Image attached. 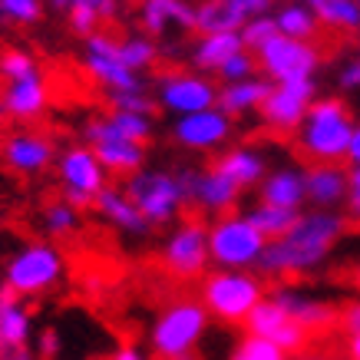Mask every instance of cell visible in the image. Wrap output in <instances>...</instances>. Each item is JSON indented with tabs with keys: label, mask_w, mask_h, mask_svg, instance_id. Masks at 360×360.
<instances>
[{
	"label": "cell",
	"mask_w": 360,
	"mask_h": 360,
	"mask_svg": "<svg viewBox=\"0 0 360 360\" xmlns=\"http://www.w3.org/2000/svg\"><path fill=\"white\" fill-rule=\"evenodd\" d=\"M186 360H192V357H186Z\"/></svg>",
	"instance_id": "56"
},
{
	"label": "cell",
	"mask_w": 360,
	"mask_h": 360,
	"mask_svg": "<svg viewBox=\"0 0 360 360\" xmlns=\"http://www.w3.org/2000/svg\"><path fill=\"white\" fill-rule=\"evenodd\" d=\"M338 86L340 89H360V60H350V63L340 66Z\"/></svg>",
	"instance_id": "44"
},
{
	"label": "cell",
	"mask_w": 360,
	"mask_h": 360,
	"mask_svg": "<svg viewBox=\"0 0 360 360\" xmlns=\"http://www.w3.org/2000/svg\"><path fill=\"white\" fill-rule=\"evenodd\" d=\"M241 50H245V44H241L238 33H208V37H195V44L188 50V60L195 66V73L205 77V73H219L221 66Z\"/></svg>",
	"instance_id": "27"
},
{
	"label": "cell",
	"mask_w": 360,
	"mask_h": 360,
	"mask_svg": "<svg viewBox=\"0 0 360 360\" xmlns=\"http://www.w3.org/2000/svg\"><path fill=\"white\" fill-rule=\"evenodd\" d=\"M317 83L307 79V83H291V86H274L271 96L264 99L262 112V122L268 126L271 132H297L301 122H304L311 103L317 99Z\"/></svg>",
	"instance_id": "16"
},
{
	"label": "cell",
	"mask_w": 360,
	"mask_h": 360,
	"mask_svg": "<svg viewBox=\"0 0 360 360\" xmlns=\"http://www.w3.org/2000/svg\"><path fill=\"white\" fill-rule=\"evenodd\" d=\"M255 70H258V60H255V53L241 50V53H235L229 63L221 66L215 77L221 79V86H231V83H245V79H251V77H255Z\"/></svg>",
	"instance_id": "42"
},
{
	"label": "cell",
	"mask_w": 360,
	"mask_h": 360,
	"mask_svg": "<svg viewBox=\"0 0 360 360\" xmlns=\"http://www.w3.org/2000/svg\"><path fill=\"white\" fill-rule=\"evenodd\" d=\"M0 360H40V357L27 347V350H0Z\"/></svg>",
	"instance_id": "48"
},
{
	"label": "cell",
	"mask_w": 360,
	"mask_h": 360,
	"mask_svg": "<svg viewBox=\"0 0 360 360\" xmlns=\"http://www.w3.org/2000/svg\"><path fill=\"white\" fill-rule=\"evenodd\" d=\"M155 103L165 112H172L175 120H182V116L215 110L219 106V86L195 70H172L155 83Z\"/></svg>",
	"instance_id": "11"
},
{
	"label": "cell",
	"mask_w": 360,
	"mask_h": 360,
	"mask_svg": "<svg viewBox=\"0 0 360 360\" xmlns=\"http://www.w3.org/2000/svg\"><path fill=\"white\" fill-rule=\"evenodd\" d=\"M83 70L86 77L96 83V86L106 89V96L112 93H132V89H142V79L122 66L120 56V37L99 30L93 37H86V46H83Z\"/></svg>",
	"instance_id": "13"
},
{
	"label": "cell",
	"mask_w": 360,
	"mask_h": 360,
	"mask_svg": "<svg viewBox=\"0 0 360 360\" xmlns=\"http://www.w3.org/2000/svg\"><path fill=\"white\" fill-rule=\"evenodd\" d=\"M37 357L40 360H56L60 354H63V338H60V328H40L37 330Z\"/></svg>",
	"instance_id": "43"
},
{
	"label": "cell",
	"mask_w": 360,
	"mask_h": 360,
	"mask_svg": "<svg viewBox=\"0 0 360 360\" xmlns=\"http://www.w3.org/2000/svg\"><path fill=\"white\" fill-rule=\"evenodd\" d=\"M229 360H291V357H288L281 347H274L271 340L255 338V334H245V338L231 347Z\"/></svg>",
	"instance_id": "39"
},
{
	"label": "cell",
	"mask_w": 360,
	"mask_h": 360,
	"mask_svg": "<svg viewBox=\"0 0 360 360\" xmlns=\"http://www.w3.org/2000/svg\"><path fill=\"white\" fill-rule=\"evenodd\" d=\"M208 330V311L198 297H179L155 314L149 328V350L159 360H186Z\"/></svg>",
	"instance_id": "4"
},
{
	"label": "cell",
	"mask_w": 360,
	"mask_h": 360,
	"mask_svg": "<svg viewBox=\"0 0 360 360\" xmlns=\"http://www.w3.org/2000/svg\"><path fill=\"white\" fill-rule=\"evenodd\" d=\"M347 231V219L340 212H301L295 229L284 238L268 241L262 262H258V278H284V274H307L328 262V255L338 248V241Z\"/></svg>",
	"instance_id": "1"
},
{
	"label": "cell",
	"mask_w": 360,
	"mask_h": 360,
	"mask_svg": "<svg viewBox=\"0 0 360 360\" xmlns=\"http://www.w3.org/2000/svg\"><path fill=\"white\" fill-rule=\"evenodd\" d=\"M122 192L129 195V202L136 205V212L142 215V221H146L149 229L179 221L188 205L179 175L165 172V169H142V172H136L132 179H126Z\"/></svg>",
	"instance_id": "7"
},
{
	"label": "cell",
	"mask_w": 360,
	"mask_h": 360,
	"mask_svg": "<svg viewBox=\"0 0 360 360\" xmlns=\"http://www.w3.org/2000/svg\"><path fill=\"white\" fill-rule=\"evenodd\" d=\"M215 169H219L221 175H229L241 192H245V188H258L262 179L268 175L264 155L258 153V149H251V146H231V149H225V153L215 159Z\"/></svg>",
	"instance_id": "26"
},
{
	"label": "cell",
	"mask_w": 360,
	"mask_h": 360,
	"mask_svg": "<svg viewBox=\"0 0 360 360\" xmlns=\"http://www.w3.org/2000/svg\"><path fill=\"white\" fill-rule=\"evenodd\" d=\"M311 11L317 23H324L330 30L360 33V0H314Z\"/></svg>",
	"instance_id": "32"
},
{
	"label": "cell",
	"mask_w": 360,
	"mask_h": 360,
	"mask_svg": "<svg viewBox=\"0 0 360 360\" xmlns=\"http://www.w3.org/2000/svg\"><path fill=\"white\" fill-rule=\"evenodd\" d=\"M357 60H360V40H357Z\"/></svg>",
	"instance_id": "54"
},
{
	"label": "cell",
	"mask_w": 360,
	"mask_h": 360,
	"mask_svg": "<svg viewBox=\"0 0 360 360\" xmlns=\"http://www.w3.org/2000/svg\"><path fill=\"white\" fill-rule=\"evenodd\" d=\"M238 37H241V44H245L248 53H258L262 46H268L274 37H281V33H278L274 13H258V17H248V20H245V27L238 30Z\"/></svg>",
	"instance_id": "37"
},
{
	"label": "cell",
	"mask_w": 360,
	"mask_h": 360,
	"mask_svg": "<svg viewBox=\"0 0 360 360\" xmlns=\"http://www.w3.org/2000/svg\"><path fill=\"white\" fill-rule=\"evenodd\" d=\"M83 146L93 149L106 175L132 179L136 172L146 169V146H136V142L116 136L106 116H93V120L83 122Z\"/></svg>",
	"instance_id": "12"
},
{
	"label": "cell",
	"mask_w": 360,
	"mask_h": 360,
	"mask_svg": "<svg viewBox=\"0 0 360 360\" xmlns=\"http://www.w3.org/2000/svg\"><path fill=\"white\" fill-rule=\"evenodd\" d=\"M4 103V116H11L17 122H30L40 120L44 110L50 106V86L44 77L23 79V83H7V89L0 93Z\"/></svg>",
	"instance_id": "24"
},
{
	"label": "cell",
	"mask_w": 360,
	"mask_h": 360,
	"mask_svg": "<svg viewBox=\"0 0 360 360\" xmlns=\"http://www.w3.org/2000/svg\"><path fill=\"white\" fill-rule=\"evenodd\" d=\"M40 17H44V4L40 0H0V23L30 27Z\"/></svg>",
	"instance_id": "40"
},
{
	"label": "cell",
	"mask_w": 360,
	"mask_h": 360,
	"mask_svg": "<svg viewBox=\"0 0 360 360\" xmlns=\"http://www.w3.org/2000/svg\"><path fill=\"white\" fill-rule=\"evenodd\" d=\"M139 27L142 33L159 44V37L169 33V27L179 30H195V4L186 0H146L139 7Z\"/></svg>",
	"instance_id": "22"
},
{
	"label": "cell",
	"mask_w": 360,
	"mask_h": 360,
	"mask_svg": "<svg viewBox=\"0 0 360 360\" xmlns=\"http://www.w3.org/2000/svg\"><path fill=\"white\" fill-rule=\"evenodd\" d=\"M258 66L268 83L274 86H291V83H307L314 79L317 66H321V50L314 44H301V40H288V37H274L268 46L255 53Z\"/></svg>",
	"instance_id": "9"
},
{
	"label": "cell",
	"mask_w": 360,
	"mask_h": 360,
	"mask_svg": "<svg viewBox=\"0 0 360 360\" xmlns=\"http://www.w3.org/2000/svg\"><path fill=\"white\" fill-rule=\"evenodd\" d=\"M162 264L165 271L179 278V281H195L208 274V225L202 219H188L182 215V221H175L172 231L162 241Z\"/></svg>",
	"instance_id": "8"
},
{
	"label": "cell",
	"mask_w": 360,
	"mask_h": 360,
	"mask_svg": "<svg viewBox=\"0 0 360 360\" xmlns=\"http://www.w3.org/2000/svg\"><path fill=\"white\" fill-rule=\"evenodd\" d=\"M304 195L314 212H338V205H347L350 195L347 169L344 165H307Z\"/></svg>",
	"instance_id": "21"
},
{
	"label": "cell",
	"mask_w": 360,
	"mask_h": 360,
	"mask_svg": "<svg viewBox=\"0 0 360 360\" xmlns=\"http://www.w3.org/2000/svg\"><path fill=\"white\" fill-rule=\"evenodd\" d=\"M0 116H4V103H0Z\"/></svg>",
	"instance_id": "55"
},
{
	"label": "cell",
	"mask_w": 360,
	"mask_h": 360,
	"mask_svg": "<svg viewBox=\"0 0 360 360\" xmlns=\"http://www.w3.org/2000/svg\"><path fill=\"white\" fill-rule=\"evenodd\" d=\"M268 238L248 221L245 212H231L208 221V258L215 271H251L258 268Z\"/></svg>",
	"instance_id": "5"
},
{
	"label": "cell",
	"mask_w": 360,
	"mask_h": 360,
	"mask_svg": "<svg viewBox=\"0 0 360 360\" xmlns=\"http://www.w3.org/2000/svg\"><path fill=\"white\" fill-rule=\"evenodd\" d=\"M271 13L268 0H205L195 7V33H238L248 17Z\"/></svg>",
	"instance_id": "19"
},
{
	"label": "cell",
	"mask_w": 360,
	"mask_h": 360,
	"mask_svg": "<svg viewBox=\"0 0 360 360\" xmlns=\"http://www.w3.org/2000/svg\"><path fill=\"white\" fill-rule=\"evenodd\" d=\"M56 7H63L70 27L77 33H83V37L99 33V23L116 17V11H120L112 0H106V4L103 0H70V4H56Z\"/></svg>",
	"instance_id": "30"
},
{
	"label": "cell",
	"mask_w": 360,
	"mask_h": 360,
	"mask_svg": "<svg viewBox=\"0 0 360 360\" xmlns=\"http://www.w3.org/2000/svg\"><path fill=\"white\" fill-rule=\"evenodd\" d=\"M110 360H149V357H146V350L136 347V344H120V347L110 354Z\"/></svg>",
	"instance_id": "46"
},
{
	"label": "cell",
	"mask_w": 360,
	"mask_h": 360,
	"mask_svg": "<svg viewBox=\"0 0 360 360\" xmlns=\"http://www.w3.org/2000/svg\"><path fill=\"white\" fill-rule=\"evenodd\" d=\"M347 182H350L347 198H360V169H347Z\"/></svg>",
	"instance_id": "49"
},
{
	"label": "cell",
	"mask_w": 360,
	"mask_h": 360,
	"mask_svg": "<svg viewBox=\"0 0 360 360\" xmlns=\"http://www.w3.org/2000/svg\"><path fill=\"white\" fill-rule=\"evenodd\" d=\"M268 297V288L251 271H208L198 281V301L221 324H241Z\"/></svg>",
	"instance_id": "3"
},
{
	"label": "cell",
	"mask_w": 360,
	"mask_h": 360,
	"mask_svg": "<svg viewBox=\"0 0 360 360\" xmlns=\"http://www.w3.org/2000/svg\"><path fill=\"white\" fill-rule=\"evenodd\" d=\"M245 215H248V221L262 231L268 241H278V238H284L288 231L295 229V221H297V215H301V212H288V208L264 205V202H258V205L251 208V212H245Z\"/></svg>",
	"instance_id": "33"
},
{
	"label": "cell",
	"mask_w": 360,
	"mask_h": 360,
	"mask_svg": "<svg viewBox=\"0 0 360 360\" xmlns=\"http://www.w3.org/2000/svg\"><path fill=\"white\" fill-rule=\"evenodd\" d=\"M245 330L255 334V338L271 340L274 347H281L288 357H297V354H304V350L311 347V330H304L297 321H291V317L284 314L274 301H268V297L251 311V317L245 321Z\"/></svg>",
	"instance_id": "15"
},
{
	"label": "cell",
	"mask_w": 360,
	"mask_h": 360,
	"mask_svg": "<svg viewBox=\"0 0 360 360\" xmlns=\"http://www.w3.org/2000/svg\"><path fill=\"white\" fill-rule=\"evenodd\" d=\"M120 56H122V66L139 77L142 70L159 63V44L149 40L146 33H129V37L120 40Z\"/></svg>",
	"instance_id": "34"
},
{
	"label": "cell",
	"mask_w": 360,
	"mask_h": 360,
	"mask_svg": "<svg viewBox=\"0 0 360 360\" xmlns=\"http://www.w3.org/2000/svg\"><path fill=\"white\" fill-rule=\"evenodd\" d=\"M258 202L264 205H278V208H288V212H301L307 205V195H304V169H274L262 179L258 186Z\"/></svg>",
	"instance_id": "25"
},
{
	"label": "cell",
	"mask_w": 360,
	"mask_h": 360,
	"mask_svg": "<svg viewBox=\"0 0 360 360\" xmlns=\"http://www.w3.org/2000/svg\"><path fill=\"white\" fill-rule=\"evenodd\" d=\"M347 165H350V169H360V122H357V126H354V136H350Z\"/></svg>",
	"instance_id": "47"
},
{
	"label": "cell",
	"mask_w": 360,
	"mask_h": 360,
	"mask_svg": "<svg viewBox=\"0 0 360 360\" xmlns=\"http://www.w3.org/2000/svg\"><path fill=\"white\" fill-rule=\"evenodd\" d=\"M347 357H350V360H360V334L347 340Z\"/></svg>",
	"instance_id": "51"
},
{
	"label": "cell",
	"mask_w": 360,
	"mask_h": 360,
	"mask_svg": "<svg viewBox=\"0 0 360 360\" xmlns=\"http://www.w3.org/2000/svg\"><path fill=\"white\" fill-rule=\"evenodd\" d=\"M179 182H182L188 205L198 208L202 215H212V219L231 215L235 205L241 202V188L231 182L229 175H221L215 165L212 169H182Z\"/></svg>",
	"instance_id": "14"
},
{
	"label": "cell",
	"mask_w": 360,
	"mask_h": 360,
	"mask_svg": "<svg viewBox=\"0 0 360 360\" xmlns=\"http://www.w3.org/2000/svg\"><path fill=\"white\" fill-rule=\"evenodd\" d=\"M33 338V311L0 284V350H27Z\"/></svg>",
	"instance_id": "23"
},
{
	"label": "cell",
	"mask_w": 360,
	"mask_h": 360,
	"mask_svg": "<svg viewBox=\"0 0 360 360\" xmlns=\"http://www.w3.org/2000/svg\"><path fill=\"white\" fill-rule=\"evenodd\" d=\"M106 120H110V126L116 129V136L136 142V146H146V142L153 139V120H149V116H132V112H112L110 110Z\"/></svg>",
	"instance_id": "38"
},
{
	"label": "cell",
	"mask_w": 360,
	"mask_h": 360,
	"mask_svg": "<svg viewBox=\"0 0 360 360\" xmlns=\"http://www.w3.org/2000/svg\"><path fill=\"white\" fill-rule=\"evenodd\" d=\"M268 301H274L284 314L291 317V321H297V324L304 330H311V334L330 330L340 321V311L330 304V301L311 295V291H301V288H291V284H278L271 295H268Z\"/></svg>",
	"instance_id": "17"
},
{
	"label": "cell",
	"mask_w": 360,
	"mask_h": 360,
	"mask_svg": "<svg viewBox=\"0 0 360 360\" xmlns=\"http://www.w3.org/2000/svg\"><path fill=\"white\" fill-rule=\"evenodd\" d=\"M354 116L340 96H317L297 129V153L311 165H340L347 162Z\"/></svg>",
	"instance_id": "2"
},
{
	"label": "cell",
	"mask_w": 360,
	"mask_h": 360,
	"mask_svg": "<svg viewBox=\"0 0 360 360\" xmlns=\"http://www.w3.org/2000/svg\"><path fill=\"white\" fill-rule=\"evenodd\" d=\"M274 83H268L264 77H251L245 83H231V86H219V110L235 120L245 112H255L264 106V99L271 96Z\"/></svg>",
	"instance_id": "29"
},
{
	"label": "cell",
	"mask_w": 360,
	"mask_h": 360,
	"mask_svg": "<svg viewBox=\"0 0 360 360\" xmlns=\"http://www.w3.org/2000/svg\"><path fill=\"white\" fill-rule=\"evenodd\" d=\"M63 274L66 262L60 248H53L50 241H27L4 264V288L20 301H27V297H40L46 291H53L63 281Z\"/></svg>",
	"instance_id": "6"
},
{
	"label": "cell",
	"mask_w": 360,
	"mask_h": 360,
	"mask_svg": "<svg viewBox=\"0 0 360 360\" xmlns=\"http://www.w3.org/2000/svg\"><path fill=\"white\" fill-rule=\"evenodd\" d=\"M354 284H357V288H360V268H357V271H354Z\"/></svg>",
	"instance_id": "53"
},
{
	"label": "cell",
	"mask_w": 360,
	"mask_h": 360,
	"mask_svg": "<svg viewBox=\"0 0 360 360\" xmlns=\"http://www.w3.org/2000/svg\"><path fill=\"white\" fill-rule=\"evenodd\" d=\"M172 139L188 153H219L221 146L231 139V120L219 106L195 112V116H182L172 126Z\"/></svg>",
	"instance_id": "18"
},
{
	"label": "cell",
	"mask_w": 360,
	"mask_h": 360,
	"mask_svg": "<svg viewBox=\"0 0 360 360\" xmlns=\"http://www.w3.org/2000/svg\"><path fill=\"white\" fill-rule=\"evenodd\" d=\"M347 215L360 225V198H347Z\"/></svg>",
	"instance_id": "52"
},
{
	"label": "cell",
	"mask_w": 360,
	"mask_h": 360,
	"mask_svg": "<svg viewBox=\"0 0 360 360\" xmlns=\"http://www.w3.org/2000/svg\"><path fill=\"white\" fill-rule=\"evenodd\" d=\"M93 208H96L99 219L110 221L112 229L126 231V235H146V231H149V225L142 221V215L136 212V205H132L129 195H126L120 186L103 188L96 195V202H93Z\"/></svg>",
	"instance_id": "28"
},
{
	"label": "cell",
	"mask_w": 360,
	"mask_h": 360,
	"mask_svg": "<svg viewBox=\"0 0 360 360\" xmlns=\"http://www.w3.org/2000/svg\"><path fill=\"white\" fill-rule=\"evenodd\" d=\"M0 77L7 83H23V79L40 77V66H37V56L23 46H7L0 50Z\"/></svg>",
	"instance_id": "36"
},
{
	"label": "cell",
	"mask_w": 360,
	"mask_h": 360,
	"mask_svg": "<svg viewBox=\"0 0 360 360\" xmlns=\"http://www.w3.org/2000/svg\"><path fill=\"white\" fill-rule=\"evenodd\" d=\"M53 159H56L53 139L44 136V132L20 129V132H11V136L4 139V162L11 165L13 172L40 175L53 165Z\"/></svg>",
	"instance_id": "20"
},
{
	"label": "cell",
	"mask_w": 360,
	"mask_h": 360,
	"mask_svg": "<svg viewBox=\"0 0 360 360\" xmlns=\"http://www.w3.org/2000/svg\"><path fill=\"white\" fill-rule=\"evenodd\" d=\"M340 324L347 330L350 338H357L360 334V301H350L344 311H340Z\"/></svg>",
	"instance_id": "45"
},
{
	"label": "cell",
	"mask_w": 360,
	"mask_h": 360,
	"mask_svg": "<svg viewBox=\"0 0 360 360\" xmlns=\"http://www.w3.org/2000/svg\"><path fill=\"white\" fill-rule=\"evenodd\" d=\"M40 219H44V229L50 238H70L73 231H79V208H73L66 198L46 202Z\"/></svg>",
	"instance_id": "35"
},
{
	"label": "cell",
	"mask_w": 360,
	"mask_h": 360,
	"mask_svg": "<svg viewBox=\"0 0 360 360\" xmlns=\"http://www.w3.org/2000/svg\"><path fill=\"white\" fill-rule=\"evenodd\" d=\"M56 175L63 186V198L73 208H86L96 202V195L110 186V175L99 165V159L93 155L89 146H70L56 155Z\"/></svg>",
	"instance_id": "10"
},
{
	"label": "cell",
	"mask_w": 360,
	"mask_h": 360,
	"mask_svg": "<svg viewBox=\"0 0 360 360\" xmlns=\"http://www.w3.org/2000/svg\"><path fill=\"white\" fill-rule=\"evenodd\" d=\"M274 23H278V33L288 37V40H301V44H314L317 33V17L311 11V4H284L274 11Z\"/></svg>",
	"instance_id": "31"
},
{
	"label": "cell",
	"mask_w": 360,
	"mask_h": 360,
	"mask_svg": "<svg viewBox=\"0 0 360 360\" xmlns=\"http://www.w3.org/2000/svg\"><path fill=\"white\" fill-rule=\"evenodd\" d=\"M291 360H334L330 354H324V350H311L307 347L304 354H297V357H291Z\"/></svg>",
	"instance_id": "50"
},
{
	"label": "cell",
	"mask_w": 360,
	"mask_h": 360,
	"mask_svg": "<svg viewBox=\"0 0 360 360\" xmlns=\"http://www.w3.org/2000/svg\"><path fill=\"white\" fill-rule=\"evenodd\" d=\"M112 112H132V116H153V110L159 106L153 93L146 89H132V93H112L110 96Z\"/></svg>",
	"instance_id": "41"
}]
</instances>
